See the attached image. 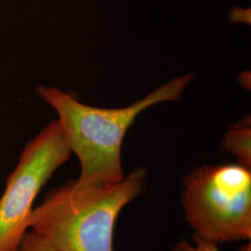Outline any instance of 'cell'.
I'll return each mask as SVG.
<instances>
[{
	"label": "cell",
	"mask_w": 251,
	"mask_h": 251,
	"mask_svg": "<svg viewBox=\"0 0 251 251\" xmlns=\"http://www.w3.org/2000/svg\"><path fill=\"white\" fill-rule=\"evenodd\" d=\"M192 74L171 79L144 99L123 108H98L84 104L75 93L37 86V94L55 109L67 144L78 157L81 185L111 184L124 179L122 144L138 116L157 103L179 100L192 80Z\"/></svg>",
	"instance_id": "obj_1"
},
{
	"label": "cell",
	"mask_w": 251,
	"mask_h": 251,
	"mask_svg": "<svg viewBox=\"0 0 251 251\" xmlns=\"http://www.w3.org/2000/svg\"><path fill=\"white\" fill-rule=\"evenodd\" d=\"M145 180L143 168L111 184L81 185L69 180L34 207L30 229L58 251H115L117 218L144 192Z\"/></svg>",
	"instance_id": "obj_2"
},
{
	"label": "cell",
	"mask_w": 251,
	"mask_h": 251,
	"mask_svg": "<svg viewBox=\"0 0 251 251\" xmlns=\"http://www.w3.org/2000/svg\"><path fill=\"white\" fill-rule=\"evenodd\" d=\"M251 170L234 163L189 173L180 199L193 235L217 245L251 240Z\"/></svg>",
	"instance_id": "obj_3"
},
{
	"label": "cell",
	"mask_w": 251,
	"mask_h": 251,
	"mask_svg": "<svg viewBox=\"0 0 251 251\" xmlns=\"http://www.w3.org/2000/svg\"><path fill=\"white\" fill-rule=\"evenodd\" d=\"M71 150L58 120L27 144L0 198V251H16L30 230V217L40 190L69 159Z\"/></svg>",
	"instance_id": "obj_4"
},
{
	"label": "cell",
	"mask_w": 251,
	"mask_h": 251,
	"mask_svg": "<svg viewBox=\"0 0 251 251\" xmlns=\"http://www.w3.org/2000/svg\"><path fill=\"white\" fill-rule=\"evenodd\" d=\"M223 147L237 163L251 169V127L250 117L233 126L225 135Z\"/></svg>",
	"instance_id": "obj_5"
},
{
	"label": "cell",
	"mask_w": 251,
	"mask_h": 251,
	"mask_svg": "<svg viewBox=\"0 0 251 251\" xmlns=\"http://www.w3.org/2000/svg\"><path fill=\"white\" fill-rule=\"evenodd\" d=\"M16 251H58L47 238L32 230L25 233Z\"/></svg>",
	"instance_id": "obj_6"
},
{
	"label": "cell",
	"mask_w": 251,
	"mask_h": 251,
	"mask_svg": "<svg viewBox=\"0 0 251 251\" xmlns=\"http://www.w3.org/2000/svg\"><path fill=\"white\" fill-rule=\"evenodd\" d=\"M172 251H222L219 249V245L208 242L193 235L192 241L182 239L174 245ZM244 251H251V243L246 247Z\"/></svg>",
	"instance_id": "obj_7"
},
{
	"label": "cell",
	"mask_w": 251,
	"mask_h": 251,
	"mask_svg": "<svg viewBox=\"0 0 251 251\" xmlns=\"http://www.w3.org/2000/svg\"><path fill=\"white\" fill-rule=\"evenodd\" d=\"M231 19L237 22H248V19L251 18L250 9H234L231 12Z\"/></svg>",
	"instance_id": "obj_8"
}]
</instances>
